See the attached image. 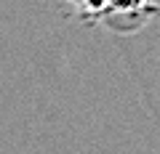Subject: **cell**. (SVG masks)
Listing matches in <instances>:
<instances>
[{
    "label": "cell",
    "mask_w": 160,
    "mask_h": 154,
    "mask_svg": "<svg viewBox=\"0 0 160 154\" xmlns=\"http://www.w3.org/2000/svg\"><path fill=\"white\" fill-rule=\"evenodd\" d=\"M147 0H107L102 16H139Z\"/></svg>",
    "instance_id": "obj_1"
},
{
    "label": "cell",
    "mask_w": 160,
    "mask_h": 154,
    "mask_svg": "<svg viewBox=\"0 0 160 154\" xmlns=\"http://www.w3.org/2000/svg\"><path fill=\"white\" fill-rule=\"evenodd\" d=\"M72 3L80 8V11L93 13V16H102L104 8H107V0H72Z\"/></svg>",
    "instance_id": "obj_2"
}]
</instances>
